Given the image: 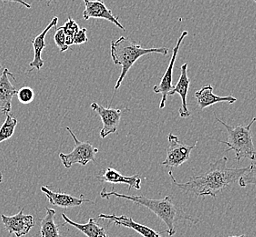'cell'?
<instances>
[{
  "label": "cell",
  "mask_w": 256,
  "mask_h": 237,
  "mask_svg": "<svg viewBox=\"0 0 256 237\" xmlns=\"http://www.w3.org/2000/svg\"><path fill=\"white\" fill-rule=\"evenodd\" d=\"M41 191L46 196L48 202L52 206L60 208H73V207L82 206L84 202H88L90 200L84 199V196L82 194L80 198L73 197V196L62 194V192H55L50 190L46 186L41 187Z\"/></svg>",
  "instance_id": "13"
},
{
  "label": "cell",
  "mask_w": 256,
  "mask_h": 237,
  "mask_svg": "<svg viewBox=\"0 0 256 237\" xmlns=\"http://www.w3.org/2000/svg\"><path fill=\"white\" fill-rule=\"evenodd\" d=\"M66 130L70 134L72 138L75 140V147L72 152L68 154H60V158L63 165L65 166V168L70 169L72 166L75 164L86 166L90 162L96 164L97 162L96 155L98 152V149L95 148L92 144H90L88 142L78 140L70 128L67 127Z\"/></svg>",
  "instance_id": "5"
},
{
  "label": "cell",
  "mask_w": 256,
  "mask_h": 237,
  "mask_svg": "<svg viewBox=\"0 0 256 237\" xmlns=\"http://www.w3.org/2000/svg\"><path fill=\"white\" fill-rule=\"evenodd\" d=\"M229 237H247L246 236H244V234H242V236H229Z\"/></svg>",
  "instance_id": "29"
},
{
  "label": "cell",
  "mask_w": 256,
  "mask_h": 237,
  "mask_svg": "<svg viewBox=\"0 0 256 237\" xmlns=\"http://www.w3.org/2000/svg\"><path fill=\"white\" fill-rule=\"evenodd\" d=\"M188 31H184L182 32V36H180L177 45L174 48V52H172V57L170 58L169 66L167 68L166 72L164 73V77L162 78L160 82L159 85L155 86L154 88V92L156 94H162V102L160 104V108L162 110L165 108V104H166V100L169 96V93L172 92V75H174V68L175 62L178 57V53H179L180 48V45L182 44V42L184 40L185 38L188 36Z\"/></svg>",
  "instance_id": "7"
},
{
  "label": "cell",
  "mask_w": 256,
  "mask_h": 237,
  "mask_svg": "<svg viewBox=\"0 0 256 237\" xmlns=\"http://www.w3.org/2000/svg\"><path fill=\"white\" fill-rule=\"evenodd\" d=\"M254 160H256V156L254 157Z\"/></svg>",
  "instance_id": "31"
},
{
  "label": "cell",
  "mask_w": 256,
  "mask_h": 237,
  "mask_svg": "<svg viewBox=\"0 0 256 237\" xmlns=\"http://www.w3.org/2000/svg\"><path fill=\"white\" fill-rule=\"evenodd\" d=\"M53 0H46V3H48V6L52 4V2Z\"/></svg>",
  "instance_id": "28"
},
{
  "label": "cell",
  "mask_w": 256,
  "mask_h": 237,
  "mask_svg": "<svg viewBox=\"0 0 256 237\" xmlns=\"http://www.w3.org/2000/svg\"><path fill=\"white\" fill-rule=\"evenodd\" d=\"M90 107L95 112H97L102 120L103 128L100 132L102 139H105L108 135L117 132L118 125L120 124V118L122 116V110L104 108L103 106L96 102L92 104Z\"/></svg>",
  "instance_id": "9"
},
{
  "label": "cell",
  "mask_w": 256,
  "mask_h": 237,
  "mask_svg": "<svg viewBox=\"0 0 256 237\" xmlns=\"http://www.w3.org/2000/svg\"><path fill=\"white\" fill-rule=\"evenodd\" d=\"M169 147L167 148L166 160L162 162L164 166L170 169L178 168L180 166L188 162L190 158L192 150L196 148L198 142L190 146L180 142L179 137L174 134H170L168 136Z\"/></svg>",
  "instance_id": "6"
},
{
  "label": "cell",
  "mask_w": 256,
  "mask_h": 237,
  "mask_svg": "<svg viewBox=\"0 0 256 237\" xmlns=\"http://www.w3.org/2000/svg\"><path fill=\"white\" fill-rule=\"evenodd\" d=\"M3 3H16V4H20L23 6H25L26 8H31L32 6L30 4H28L25 0H0Z\"/></svg>",
  "instance_id": "26"
},
{
  "label": "cell",
  "mask_w": 256,
  "mask_h": 237,
  "mask_svg": "<svg viewBox=\"0 0 256 237\" xmlns=\"http://www.w3.org/2000/svg\"><path fill=\"white\" fill-rule=\"evenodd\" d=\"M1 219L6 230L10 234H14L16 237L26 236L30 232L31 229L36 226L34 217L30 214H24V208L13 216H6L3 214L1 216Z\"/></svg>",
  "instance_id": "8"
},
{
  "label": "cell",
  "mask_w": 256,
  "mask_h": 237,
  "mask_svg": "<svg viewBox=\"0 0 256 237\" xmlns=\"http://www.w3.org/2000/svg\"><path fill=\"white\" fill-rule=\"evenodd\" d=\"M88 42L87 36V28H82L78 31L74 36V45H82Z\"/></svg>",
  "instance_id": "25"
},
{
  "label": "cell",
  "mask_w": 256,
  "mask_h": 237,
  "mask_svg": "<svg viewBox=\"0 0 256 237\" xmlns=\"http://www.w3.org/2000/svg\"><path fill=\"white\" fill-rule=\"evenodd\" d=\"M58 28L62 30L65 33L66 36H70V38H74L75 35L77 34L78 31L80 30V26L78 25L77 22L74 20L73 18H70L65 23L64 26H62V28Z\"/></svg>",
  "instance_id": "23"
},
{
  "label": "cell",
  "mask_w": 256,
  "mask_h": 237,
  "mask_svg": "<svg viewBox=\"0 0 256 237\" xmlns=\"http://www.w3.org/2000/svg\"><path fill=\"white\" fill-rule=\"evenodd\" d=\"M56 211L53 209H46V216L41 220V237H62L60 228L55 222Z\"/></svg>",
  "instance_id": "19"
},
{
  "label": "cell",
  "mask_w": 256,
  "mask_h": 237,
  "mask_svg": "<svg viewBox=\"0 0 256 237\" xmlns=\"http://www.w3.org/2000/svg\"><path fill=\"white\" fill-rule=\"evenodd\" d=\"M85 3V10L83 12V18L85 20H88L90 18H97V20H105L110 21L118 28L126 30L125 28L118 21V16L113 15L112 11L108 10L105 2L103 0H83Z\"/></svg>",
  "instance_id": "10"
},
{
  "label": "cell",
  "mask_w": 256,
  "mask_h": 237,
  "mask_svg": "<svg viewBox=\"0 0 256 237\" xmlns=\"http://www.w3.org/2000/svg\"><path fill=\"white\" fill-rule=\"evenodd\" d=\"M98 180L103 182H108V184H123L130 187V189L134 188L136 190L142 189V179L140 176H124L120 174L118 170L112 169V168H107L103 170L102 172L97 176Z\"/></svg>",
  "instance_id": "15"
},
{
  "label": "cell",
  "mask_w": 256,
  "mask_h": 237,
  "mask_svg": "<svg viewBox=\"0 0 256 237\" xmlns=\"http://www.w3.org/2000/svg\"><path fill=\"white\" fill-rule=\"evenodd\" d=\"M54 40H55V43H56V46L60 48V52H67L68 50L70 48L66 45V35L62 30H60V28L56 30V34L54 36Z\"/></svg>",
  "instance_id": "24"
},
{
  "label": "cell",
  "mask_w": 256,
  "mask_h": 237,
  "mask_svg": "<svg viewBox=\"0 0 256 237\" xmlns=\"http://www.w3.org/2000/svg\"><path fill=\"white\" fill-rule=\"evenodd\" d=\"M239 184L242 188L247 186H254L256 188V165L252 164L250 169L246 172L244 176L239 180Z\"/></svg>",
  "instance_id": "21"
},
{
  "label": "cell",
  "mask_w": 256,
  "mask_h": 237,
  "mask_svg": "<svg viewBox=\"0 0 256 237\" xmlns=\"http://www.w3.org/2000/svg\"><path fill=\"white\" fill-rule=\"evenodd\" d=\"M18 98L20 102L22 104H30L35 98V92L30 87H23L20 90H18Z\"/></svg>",
  "instance_id": "22"
},
{
  "label": "cell",
  "mask_w": 256,
  "mask_h": 237,
  "mask_svg": "<svg viewBox=\"0 0 256 237\" xmlns=\"http://www.w3.org/2000/svg\"><path fill=\"white\" fill-rule=\"evenodd\" d=\"M227 162V157H222L212 164L210 169L204 176L192 177L189 182L184 184L175 180L172 170H170L169 176L174 184L185 192L192 194L197 197L212 196L216 198L219 192L239 182L250 169V166L239 169L228 168Z\"/></svg>",
  "instance_id": "1"
},
{
  "label": "cell",
  "mask_w": 256,
  "mask_h": 237,
  "mask_svg": "<svg viewBox=\"0 0 256 237\" xmlns=\"http://www.w3.org/2000/svg\"><path fill=\"white\" fill-rule=\"evenodd\" d=\"M18 120L10 114H6L5 122L0 128V144L10 139L15 134Z\"/></svg>",
  "instance_id": "20"
},
{
  "label": "cell",
  "mask_w": 256,
  "mask_h": 237,
  "mask_svg": "<svg viewBox=\"0 0 256 237\" xmlns=\"http://www.w3.org/2000/svg\"><path fill=\"white\" fill-rule=\"evenodd\" d=\"M216 120L220 122L222 126L226 127L228 132V139L226 142H220L222 144L228 146L227 152H234L236 159L238 162H241L242 159H249L254 160L256 156V147L252 142L251 128L252 124L256 122V118H252L251 124L248 125H239L236 127L230 126L229 124L224 122L222 120L217 117L214 114Z\"/></svg>",
  "instance_id": "4"
},
{
  "label": "cell",
  "mask_w": 256,
  "mask_h": 237,
  "mask_svg": "<svg viewBox=\"0 0 256 237\" xmlns=\"http://www.w3.org/2000/svg\"><path fill=\"white\" fill-rule=\"evenodd\" d=\"M62 218L65 221L64 226L70 224L72 226L75 227L87 237H108L107 232H106V229L103 227L98 226L94 218H90L88 220V222L85 224L73 222L67 216V214L65 212L62 214Z\"/></svg>",
  "instance_id": "18"
},
{
  "label": "cell",
  "mask_w": 256,
  "mask_h": 237,
  "mask_svg": "<svg viewBox=\"0 0 256 237\" xmlns=\"http://www.w3.org/2000/svg\"><path fill=\"white\" fill-rule=\"evenodd\" d=\"M58 23V18L55 16L52 22L48 24L44 31L40 33L38 36H36L35 40H32L33 48H34V60L33 62L30 64L32 68H36L38 70H40L41 68L44 66V60L42 58V52L46 48V35L50 31L52 30L53 28H56Z\"/></svg>",
  "instance_id": "17"
},
{
  "label": "cell",
  "mask_w": 256,
  "mask_h": 237,
  "mask_svg": "<svg viewBox=\"0 0 256 237\" xmlns=\"http://www.w3.org/2000/svg\"><path fill=\"white\" fill-rule=\"evenodd\" d=\"M190 85V80L188 76V64L185 63L180 68V77L179 82L176 86L172 87V92L169 93V96H174V94H179L180 96L182 106L179 110V114L180 117L182 118H189L190 116V112L187 104V96L189 92Z\"/></svg>",
  "instance_id": "12"
},
{
  "label": "cell",
  "mask_w": 256,
  "mask_h": 237,
  "mask_svg": "<svg viewBox=\"0 0 256 237\" xmlns=\"http://www.w3.org/2000/svg\"><path fill=\"white\" fill-rule=\"evenodd\" d=\"M195 98L197 100V102L199 104L200 110L209 108L216 104L226 102V104H234L237 102V98L234 96H226V97L217 96L214 93V87L210 84L200 88V90L196 92Z\"/></svg>",
  "instance_id": "16"
},
{
  "label": "cell",
  "mask_w": 256,
  "mask_h": 237,
  "mask_svg": "<svg viewBox=\"0 0 256 237\" xmlns=\"http://www.w3.org/2000/svg\"><path fill=\"white\" fill-rule=\"evenodd\" d=\"M98 218L104 219V220H110L112 222H114L116 226H118L126 227L132 229L135 232L140 234L142 236L144 237H162L159 232H155L154 229L150 228L148 226H145L142 224H140L138 222L134 221L132 218L126 216H117L115 214H102L98 216Z\"/></svg>",
  "instance_id": "14"
},
{
  "label": "cell",
  "mask_w": 256,
  "mask_h": 237,
  "mask_svg": "<svg viewBox=\"0 0 256 237\" xmlns=\"http://www.w3.org/2000/svg\"><path fill=\"white\" fill-rule=\"evenodd\" d=\"M0 70H1V62H0Z\"/></svg>",
  "instance_id": "30"
},
{
  "label": "cell",
  "mask_w": 256,
  "mask_h": 237,
  "mask_svg": "<svg viewBox=\"0 0 256 237\" xmlns=\"http://www.w3.org/2000/svg\"><path fill=\"white\" fill-rule=\"evenodd\" d=\"M100 196L103 199L110 200L112 196L126 199L128 201L132 202L136 204L148 208V210L154 212L155 216L159 217L160 219L167 226V230L164 232H168L170 236H174L176 234V224L180 220H188L194 224H197L198 221L194 220L192 217L190 216L182 209L175 206L172 201V196H166L162 200H152L144 196H125L118 194L112 190L108 192L106 189H103L100 192Z\"/></svg>",
  "instance_id": "2"
},
{
  "label": "cell",
  "mask_w": 256,
  "mask_h": 237,
  "mask_svg": "<svg viewBox=\"0 0 256 237\" xmlns=\"http://www.w3.org/2000/svg\"><path fill=\"white\" fill-rule=\"evenodd\" d=\"M150 54H160L167 56L169 50L167 48H144V46L132 42L125 36L120 38L118 40L112 42L110 55L115 65L122 66V73L118 82L115 85V90H118L122 84L124 78L127 76L130 70L134 64L144 56Z\"/></svg>",
  "instance_id": "3"
},
{
  "label": "cell",
  "mask_w": 256,
  "mask_h": 237,
  "mask_svg": "<svg viewBox=\"0 0 256 237\" xmlns=\"http://www.w3.org/2000/svg\"><path fill=\"white\" fill-rule=\"evenodd\" d=\"M3 182V176H2V174L0 172V184Z\"/></svg>",
  "instance_id": "27"
},
{
  "label": "cell",
  "mask_w": 256,
  "mask_h": 237,
  "mask_svg": "<svg viewBox=\"0 0 256 237\" xmlns=\"http://www.w3.org/2000/svg\"><path fill=\"white\" fill-rule=\"evenodd\" d=\"M254 2H256V0H254Z\"/></svg>",
  "instance_id": "32"
},
{
  "label": "cell",
  "mask_w": 256,
  "mask_h": 237,
  "mask_svg": "<svg viewBox=\"0 0 256 237\" xmlns=\"http://www.w3.org/2000/svg\"><path fill=\"white\" fill-rule=\"evenodd\" d=\"M11 78L16 80L10 70L5 68L0 76V110L6 114H10L12 100L18 94L15 86L11 82Z\"/></svg>",
  "instance_id": "11"
}]
</instances>
